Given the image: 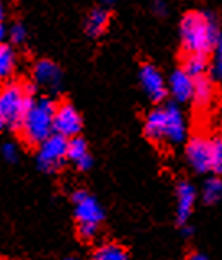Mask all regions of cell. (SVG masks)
I'll use <instances>...</instances> for the list:
<instances>
[{
	"instance_id": "f546056e",
	"label": "cell",
	"mask_w": 222,
	"mask_h": 260,
	"mask_svg": "<svg viewBox=\"0 0 222 260\" xmlns=\"http://www.w3.org/2000/svg\"><path fill=\"white\" fill-rule=\"evenodd\" d=\"M64 260H82V258H77V257H67V258H64Z\"/></svg>"
},
{
	"instance_id": "ac0fdd59",
	"label": "cell",
	"mask_w": 222,
	"mask_h": 260,
	"mask_svg": "<svg viewBox=\"0 0 222 260\" xmlns=\"http://www.w3.org/2000/svg\"><path fill=\"white\" fill-rule=\"evenodd\" d=\"M222 200V178L211 177L203 185V202L206 205H214Z\"/></svg>"
},
{
	"instance_id": "277c9868",
	"label": "cell",
	"mask_w": 222,
	"mask_h": 260,
	"mask_svg": "<svg viewBox=\"0 0 222 260\" xmlns=\"http://www.w3.org/2000/svg\"><path fill=\"white\" fill-rule=\"evenodd\" d=\"M36 84L10 82L0 88V131L18 129L26 110L36 99Z\"/></svg>"
},
{
	"instance_id": "7a4b0ae2",
	"label": "cell",
	"mask_w": 222,
	"mask_h": 260,
	"mask_svg": "<svg viewBox=\"0 0 222 260\" xmlns=\"http://www.w3.org/2000/svg\"><path fill=\"white\" fill-rule=\"evenodd\" d=\"M144 133L154 143L181 144L187 139V120L178 103H167L154 108L145 118Z\"/></svg>"
},
{
	"instance_id": "f1b7e54d",
	"label": "cell",
	"mask_w": 222,
	"mask_h": 260,
	"mask_svg": "<svg viewBox=\"0 0 222 260\" xmlns=\"http://www.w3.org/2000/svg\"><path fill=\"white\" fill-rule=\"evenodd\" d=\"M4 18V5H2V0H0V21Z\"/></svg>"
},
{
	"instance_id": "52a82bcc",
	"label": "cell",
	"mask_w": 222,
	"mask_h": 260,
	"mask_svg": "<svg viewBox=\"0 0 222 260\" xmlns=\"http://www.w3.org/2000/svg\"><path fill=\"white\" fill-rule=\"evenodd\" d=\"M82 116L70 102H62L56 107L54 113V133L64 138H76L82 131Z\"/></svg>"
},
{
	"instance_id": "4316f807",
	"label": "cell",
	"mask_w": 222,
	"mask_h": 260,
	"mask_svg": "<svg viewBox=\"0 0 222 260\" xmlns=\"http://www.w3.org/2000/svg\"><path fill=\"white\" fill-rule=\"evenodd\" d=\"M4 38H5V26H4L2 21H0V44H2Z\"/></svg>"
},
{
	"instance_id": "4fadbf2b",
	"label": "cell",
	"mask_w": 222,
	"mask_h": 260,
	"mask_svg": "<svg viewBox=\"0 0 222 260\" xmlns=\"http://www.w3.org/2000/svg\"><path fill=\"white\" fill-rule=\"evenodd\" d=\"M191 100H193L198 110H208L214 103V100H216V85H214V79L209 77L208 74L195 79V88Z\"/></svg>"
},
{
	"instance_id": "603a6c76",
	"label": "cell",
	"mask_w": 222,
	"mask_h": 260,
	"mask_svg": "<svg viewBox=\"0 0 222 260\" xmlns=\"http://www.w3.org/2000/svg\"><path fill=\"white\" fill-rule=\"evenodd\" d=\"M10 40L15 43V44H20L26 40V28L21 25V23H17L10 28Z\"/></svg>"
},
{
	"instance_id": "5bb4252c",
	"label": "cell",
	"mask_w": 222,
	"mask_h": 260,
	"mask_svg": "<svg viewBox=\"0 0 222 260\" xmlns=\"http://www.w3.org/2000/svg\"><path fill=\"white\" fill-rule=\"evenodd\" d=\"M67 160H70L76 169L79 170H88L93 164V159L88 152V146L84 138L76 136L69 139L67 147Z\"/></svg>"
},
{
	"instance_id": "e0dca14e",
	"label": "cell",
	"mask_w": 222,
	"mask_h": 260,
	"mask_svg": "<svg viewBox=\"0 0 222 260\" xmlns=\"http://www.w3.org/2000/svg\"><path fill=\"white\" fill-rule=\"evenodd\" d=\"M15 64H17L15 51L9 44H0V80H5L12 76L15 71Z\"/></svg>"
},
{
	"instance_id": "7c38bea8",
	"label": "cell",
	"mask_w": 222,
	"mask_h": 260,
	"mask_svg": "<svg viewBox=\"0 0 222 260\" xmlns=\"http://www.w3.org/2000/svg\"><path fill=\"white\" fill-rule=\"evenodd\" d=\"M196 202V188L190 182H180L176 187V219L180 224H184L191 213H193Z\"/></svg>"
},
{
	"instance_id": "ba28073f",
	"label": "cell",
	"mask_w": 222,
	"mask_h": 260,
	"mask_svg": "<svg viewBox=\"0 0 222 260\" xmlns=\"http://www.w3.org/2000/svg\"><path fill=\"white\" fill-rule=\"evenodd\" d=\"M139 82L144 93L155 103L162 102L168 93L165 79L154 64H142V68L139 71Z\"/></svg>"
},
{
	"instance_id": "9c48e42d",
	"label": "cell",
	"mask_w": 222,
	"mask_h": 260,
	"mask_svg": "<svg viewBox=\"0 0 222 260\" xmlns=\"http://www.w3.org/2000/svg\"><path fill=\"white\" fill-rule=\"evenodd\" d=\"M72 202L76 205V218L79 222H100L105 218L101 205L97 198L88 195L85 190H77L72 195Z\"/></svg>"
},
{
	"instance_id": "5b68a950",
	"label": "cell",
	"mask_w": 222,
	"mask_h": 260,
	"mask_svg": "<svg viewBox=\"0 0 222 260\" xmlns=\"http://www.w3.org/2000/svg\"><path fill=\"white\" fill-rule=\"evenodd\" d=\"M67 147L69 139L61 135H51L38 146V154H36V162L38 167L44 172H56L67 159Z\"/></svg>"
},
{
	"instance_id": "2e32d148",
	"label": "cell",
	"mask_w": 222,
	"mask_h": 260,
	"mask_svg": "<svg viewBox=\"0 0 222 260\" xmlns=\"http://www.w3.org/2000/svg\"><path fill=\"white\" fill-rule=\"evenodd\" d=\"M181 69L187 74H190L193 79L206 76V72H208V69H209L208 56L206 54H187L184 56Z\"/></svg>"
},
{
	"instance_id": "8fae6325",
	"label": "cell",
	"mask_w": 222,
	"mask_h": 260,
	"mask_svg": "<svg viewBox=\"0 0 222 260\" xmlns=\"http://www.w3.org/2000/svg\"><path fill=\"white\" fill-rule=\"evenodd\" d=\"M168 92L173 96L175 103H184L190 102L193 96L195 88V79L187 74L183 69H176L168 80Z\"/></svg>"
},
{
	"instance_id": "d6986e66",
	"label": "cell",
	"mask_w": 222,
	"mask_h": 260,
	"mask_svg": "<svg viewBox=\"0 0 222 260\" xmlns=\"http://www.w3.org/2000/svg\"><path fill=\"white\" fill-rule=\"evenodd\" d=\"M93 260H128V254L126 250L118 246V244H103L97 249L93 255Z\"/></svg>"
},
{
	"instance_id": "ffe728a7",
	"label": "cell",
	"mask_w": 222,
	"mask_h": 260,
	"mask_svg": "<svg viewBox=\"0 0 222 260\" xmlns=\"http://www.w3.org/2000/svg\"><path fill=\"white\" fill-rule=\"evenodd\" d=\"M211 74L212 79L222 80V33L216 43L212 51V64H211Z\"/></svg>"
},
{
	"instance_id": "484cf974",
	"label": "cell",
	"mask_w": 222,
	"mask_h": 260,
	"mask_svg": "<svg viewBox=\"0 0 222 260\" xmlns=\"http://www.w3.org/2000/svg\"><path fill=\"white\" fill-rule=\"evenodd\" d=\"M184 260H208V257L203 255V254H196V252H195V254L188 255V257L184 258Z\"/></svg>"
},
{
	"instance_id": "8992f818",
	"label": "cell",
	"mask_w": 222,
	"mask_h": 260,
	"mask_svg": "<svg viewBox=\"0 0 222 260\" xmlns=\"http://www.w3.org/2000/svg\"><path fill=\"white\" fill-rule=\"evenodd\" d=\"M187 160L198 174L212 172V139L195 135L187 144Z\"/></svg>"
},
{
	"instance_id": "30bf717a",
	"label": "cell",
	"mask_w": 222,
	"mask_h": 260,
	"mask_svg": "<svg viewBox=\"0 0 222 260\" xmlns=\"http://www.w3.org/2000/svg\"><path fill=\"white\" fill-rule=\"evenodd\" d=\"M33 79L36 85L46 87L48 90H59L62 85V72L59 66L48 59H41L33 68Z\"/></svg>"
},
{
	"instance_id": "3957f363",
	"label": "cell",
	"mask_w": 222,
	"mask_h": 260,
	"mask_svg": "<svg viewBox=\"0 0 222 260\" xmlns=\"http://www.w3.org/2000/svg\"><path fill=\"white\" fill-rule=\"evenodd\" d=\"M56 107V103L48 96H36L29 103L18 128L25 143L31 146H40L44 139L54 135Z\"/></svg>"
},
{
	"instance_id": "83f0119b",
	"label": "cell",
	"mask_w": 222,
	"mask_h": 260,
	"mask_svg": "<svg viewBox=\"0 0 222 260\" xmlns=\"http://www.w3.org/2000/svg\"><path fill=\"white\" fill-rule=\"evenodd\" d=\"M183 234H184V237H190L191 234H193V229H191V228H184V226H183Z\"/></svg>"
},
{
	"instance_id": "4dcf8cb0",
	"label": "cell",
	"mask_w": 222,
	"mask_h": 260,
	"mask_svg": "<svg viewBox=\"0 0 222 260\" xmlns=\"http://www.w3.org/2000/svg\"><path fill=\"white\" fill-rule=\"evenodd\" d=\"M105 4H111V2H115V0H103Z\"/></svg>"
},
{
	"instance_id": "cb8c5ba5",
	"label": "cell",
	"mask_w": 222,
	"mask_h": 260,
	"mask_svg": "<svg viewBox=\"0 0 222 260\" xmlns=\"http://www.w3.org/2000/svg\"><path fill=\"white\" fill-rule=\"evenodd\" d=\"M2 155H4L5 160L15 162V160L18 159V147L15 146L13 143H5L2 146Z\"/></svg>"
},
{
	"instance_id": "44dd1931",
	"label": "cell",
	"mask_w": 222,
	"mask_h": 260,
	"mask_svg": "<svg viewBox=\"0 0 222 260\" xmlns=\"http://www.w3.org/2000/svg\"><path fill=\"white\" fill-rule=\"evenodd\" d=\"M212 172L222 175V133L212 139Z\"/></svg>"
},
{
	"instance_id": "6da1fadb",
	"label": "cell",
	"mask_w": 222,
	"mask_h": 260,
	"mask_svg": "<svg viewBox=\"0 0 222 260\" xmlns=\"http://www.w3.org/2000/svg\"><path fill=\"white\" fill-rule=\"evenodd\" d=\"M220 36L216 17L206 10H190L180 21V41L184 54L209 56Z\"/></svg>"
},
{
	"instance_id": "7402d4cb",
	"label": "cell",
	"mask_w": 222,
	"mask_h": 260,
	"mask_svg": "<svg viewBox=\"0 0 222 260\" xmlns=\"http://www.w3.org/2000/svg\"><path fill=\"white\" fill-rule=\"evenodd\" d=\"M97 234H98L97 222H79V236L84 241H92Z\"/></svg>"
},
{
	"instance_id": "9a60e30c",
	"label": "cell",
	"mask_w": 222,
	"mask_h": 260,
	"mask_svg": "<svg viewBox=\"0 0 222 260\" xmlns=\"http://www.w3.org/2000/svg\"><path fill=\"white\" fill-rule=\"evenodd\" d=\"M108 23H109V12L106 9H95L87 17L85 31L90 38H100L106 31Z\"/></svg>"
},
{
	"instance_id": "d4e9b609",
	"label": "cell",
	"mask_w": 222,
	"mask_h": 260,
	"mask_svg": "<svg viewBox=\"0 0 222 260\" xmlns=\"http://www.w3.org/2000/svg\"><path fill=\"white\" fill-rule=\"evenodd\" d=\"M154 10H155V13H157V15H165L167 5H165L164 0H157V2H155V5H154Z\"/></svg>"
}]
</instances>
